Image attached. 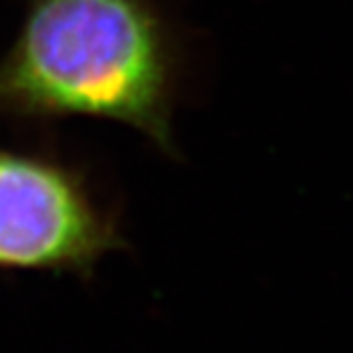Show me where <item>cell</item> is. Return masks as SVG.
<instances>
[{
    "label": "cell",
    "mask_w": 353,
    "mask_h": 353,
    "mask_svg": "<svg viewBox=\"0 0 353 353\" xmlns=\"http://www.w3.org/2000/svg\"><path fill=\"white\" fill-rule=\"evenodd\" d=\"M183 44L161 0H26L0 58V119L99 117L174 152Z\"/></svg>",
    "instance_id": "6da1fadb"
},
{
    "label": "cell",
    "mask_w": 353,
    "mask_h": 353,
    "mask_svg": "<svg viewBox=\"0 0 353 353\" xmlns=\"http://www.w3.org/2000/svg\"><path fill=\"white\" fill-rule=\"evenodd\" d=\"M119 248L115 216L79 168L51 152L0 147V271L88 278Z\"/></svg>",
    "instance_id": "7a4b0ae2"
}]
</instances>
